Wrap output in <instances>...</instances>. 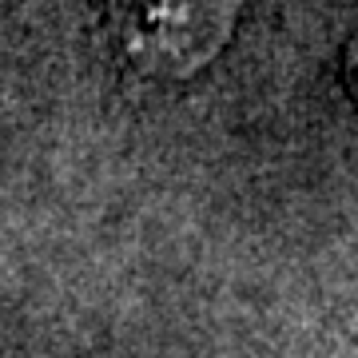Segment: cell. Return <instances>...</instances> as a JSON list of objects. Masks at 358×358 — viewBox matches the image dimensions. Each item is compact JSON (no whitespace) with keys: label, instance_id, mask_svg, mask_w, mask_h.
<instances>
[{"label":"cell","instance_id":"cell-1","mask_svg":"<svg viewBox=\"0 0 358 358\" xmlns=\"http://www.w3.org/2000/svg\"><path fill=\"white\" fill-rule=\"evenodd\" d=\"M120 28L155 64L192 68L223 40L239 0H112Z\"/></svg>","mask_w":358,"mask_h":358}]
</instances>
